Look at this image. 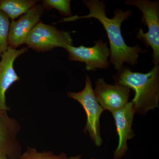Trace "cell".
<instances>
[{"instance_id":"6da1fadb","label":"cell","mask_w":159,"mask_h":159,"mask_svg":"<svg viewBox=\"0 0 159 159\" xmlns=\"http://www.w3.org/2000/svg\"><path fill=\"white\" fill-rule=\"evenodd\" d=\"M82 2L89 9L88 15L80 16H72L71 17L63 18L58 23L74 21L80 19H96L102 24L108 36L110 45V62L114 66V69L120 70L124 63L131 66L135 65L138 63L139 53H143L145 51H143L138 45L133 47L127 45L122 37L121 30L122 23L128 19L132 11L117 9L114 12V17L109 18L106 14L104 2L99 0H84Z\"/></svg>"},{"instance_id":"7a4b0ae2","label":"cell","mask_w":159,"mask_h":159,"mask_svg":"<svg viewBox=\"0 0 159 159\" xmlns=\"http://www.w3.org/2000/svg\"><path fill=\"white\" fill-rule=\"evenodd\" d=\"M114 80L116 84L125 86L134 91L131 102L136 112L145 115L148 111L158 107V65L146 74L132 72L130 69H122Z\"/></svg>"},{"instance_id":"3957f363","label":"cell","mask_w":159,"mask_h":159,"mask_svg":"<svg viewBox=\"0 0 159 159\" xmlns=\"http://www.w3.org/2000/svg\"><path fill=\"white\" fill-rule=\"evenodd\" d=\"M127 5L136 6L142 11V22L148 26V31L145 33L142 29H139L137 38L150 47L153 51L152 57L155 66L159 62V2L148 0H129Z\"/></svg>"},{"instance_id":"277c9868","label":"cell","mask_w":159,"mask_h":159,"mask_svg":"<svg viewBox=\"0 0 159 159\" xmlns=\"http://www.w3.org/2000/svg\"><path fill=\"white\" fill-rule=\"evenodd\" d=\"M67 95L79 102L85 111L87 122L84 133H89L94 144L97 146H101L102 141L100 134L99 118L104 110L96 99L90 77L86 76L85 86L82 91L78 93L70 92Z\"/></svg>"},{"instance_id":"5b68a950","label":"cell","mask_w":159,"mask_h":159,"mask_svg":"<svg viewBox=\"0 0 159 159\" xmlns=\"http://www.w3.org/2000/svg\"><path fill=\"white\" fill-rule=\"evenodd\" d=\"M25 44L34 51L46 52L66 45H73V39L69 32L40 21L28 35Z\"/></svg>"},{"instance_id":"8992f818","label":"cell","mask_w":159,"mask_h":159,"mask_svg":"<svg viewBox=\"0 0 159 159\" xmlns=\"http://www.w3.org/2000/svg\"><path fill=\"white\" fill-rule=\"evenodd\" d=\"M63 48L68 53L70 60L84 63L87 70L107 69L110 67L108 58L110 50L106 43H103L102 40L95 42V45L92 47L82 45L75 47L66 45Z\"/></svg>"},{"instance_id":"52a82bcc","label":"cell","mask_w":159,"mask_h":159,"mask_svg":"<svg viewBox=\"0 0 159 159\" xmlns=\"http://www.w3.org/2000/svg\"><path fill=\"white\" fill-rule=\"evenodd\" d=\"M130 90L124 85L107 84L101 78L96 81L93 91L99 105L104 110L112 113L122 108L128 103Z\"/></svg>"},{"instance_id":"ba28073f","label":"cell","mask_w":159,"mask_h":159,"mask_svg":"<svg viewBox=\"0 0 159 159\" xmlns=\"http://www.w3.org/2000/svg\"><path fill=\"white\" fill-rule=\"evenodd\" d=\"M44 9L42 5H36L18 19L11 20L8 37L9 47L16 49L25 44L30 32L40 21Z\"/></svg>"},{"instance_id":"9c48e42d","label":"cell","mask_w":159,"mask_h":159,"mask_svg":"<svg viewBox=\"0 0 159 159\" xmlns=\"http://www.w3.org/2000/svg\"><path fill=\"white\" fill-rule=\"evenodd\" d=\"M20 130L19 122L11 118L6 111L0 110V153L8 159H18L21 147L17 137Z\"/></svg>"},{"instance_id":"30bf717a","label":"cell","mask_w":159,"mask_h":159,"mask_svg":"<svg viewBox=\"0 0 159 159\" xmlns=\"http://www.w3.org/2000/svg\"><path fill=\"white\" fill-rule=\"evenodd\" d=\"M26 48L16 50L9 47L1 56L0 60V110L8 111L10 108L6 105V94L14 83L20 77L15 70L14 63L19 56L28 51Z\"/></svg>"},{"instance_id":"8fae6325","label":"cell","mask_w":159,"mask_h":159,"mask_svg":"<svg viewBox=\"0 0 159 159\" xmlns=\"http://www.w3.org/2000/svg\"><path fill=\"white\" fill-rule=\"evenodd\" d=\"M136 112L132 102H130L122 108L111 113L115 119L119 139V145L114 152V159H120L128 150L127 141L134 135L132 125Z\"/></svg>"},{"instance_id":"7c38bea8","label":"cell","mask_w":159,"mask_h":159,"mask_svg":"<svg viewBox=\"0 0 159 159\" xmlns=\"http://www.w3.org/2000/svg\"><path fill=\"white\" fill-rule=\"evenodd\" d=\"M38 2L36 0H2L0 2V11L14 20L36 6Z\"/></svg>"},{"instance_id":"4fadbf2b","label":"cell","mask_w":159,"mask_h":159,"mask_svg":"<svg viewBox=\"0 0 159 159\" xmlns=\"http://www.w3.org/2000/svg\"><path fill=\"white\" fill-rule=\"evenodd\" d=\"M10 24L9 17L0 11V56L7 51L9 47L8 37Z\"/></svg>"},{"instance_id":"5bb4252c","label":"cell","mask_w":159,"mask_h":159,"mask_svg":"<svg viewBox=\"0 0 159 159\" xmlns=\"http://www.w3.org/2000/svg\"><path fill=\"white\" fill-rule=\"evenodd\" d=\"M18 159H68V158L64 153L57 155L51 151L39 152L35 148L28 147Z\"/></svg>"},{"instance_id":"9a60e30c","label":"cell","mask_w":159,"mask_h":159,"mask_svg":"<svg viewBox=\"0 0 159 159\" xmlns=\"http://www.w3.org/2000/svg\"><path fill=\"white\" fill-rule=\"evenodd\" d=\"M70 2V0H44L42 6L44 9H56L67 18L72 16Z\"/></svg>"},{"instance_id":"2e32d148","label":"cell","mask_w":159,"mask_h":159,"mask_svg":"<svg viewBox=\"0 0 159 159\" xmlns=\"http://www.w3.org/2000/svg\"><path fill=\"white\" fill-rule=\"evenodd\" d=\"M81 159V156L80 155L77 156L75 157H72L70 158H68V159ZM91 159H96L95 158H92Z\"/></svg>"},{"instance_id":"e0dca14e","label":"cell","mask_w":159,"mask_h":159,"mask_svg":"<svg viewBox=\"0 0 159 159\" xmlns=\"http://www.w3.org/2000/svg\"><path fill=\"white\" fill-rule=\"evenodd\" d=\"M0 159H8V158L6 155L0 153Z\"/></svg>"},{"instance_id":"ac0fdd59","label":"cell","mask_w":159,"mask_h":159,"mask_svg":"<svg viewBox=\"0 0 159 159\" xmlns=\"http://www.w3.org/2000/svg\"><path fill=\"white\" fill-rule=\"evenodd\" d=\"M0 2H1V1H0Z\"/></svg>"}]
</instances>
